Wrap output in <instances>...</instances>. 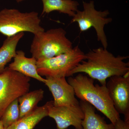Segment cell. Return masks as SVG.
<instances>
[{
    "mask_svg": "<svg viewBox=\"0 0 129 129\" xmlns=\"http://www.w3.org/2000/svg\"><path fill=\"white\" fill-rule=\"evenodd\" d=\"M113 129H129V122L119 118L115 123Z\"/></svg>",
    "mask_w": 129,
    "mask_h": 129,
    "instance_id": "18",
    "label": "cell"
},
{
    "mask_svg": "<svg viewBox=\"0 0 129 129\" xmlns=\"http://www.w3.org/2000/svg\"><path fill=\"white\" fill-rule=\"evenodd\" d=\"M79 105L84 115L81 123L83 129H113L114 124L107 123L104 117L96 113L95 108L92 105L81 100Z\"/></svg>",
    "mask_w": 129,
    "mask_h": 129,
    "instance_id": "12",
    "label": "cell"
},
{
    "mask_svg": "<svg viewBox=\"0 0 129 129\" xmlns=\"http://www.w3.org/2000/svg\"><path fill=\"white\" fill-rule=\"evenodd\" d=\"M37 12H22L14 8H5L0 11V33L7 37L29 32L34 35L45 31Z\"/></svg>",
    "mask_w": 129,
    "mask_h": 129,
    "instance_id": "4",
    "label": "cell"
},
{
    "mask_svg": "<svg viewBox=\"0 0 129 129\" xmlns=\"http://www.w3.org/2000/svg\"></svg>",
    "mask_w": 129,
    "mask_h": 129,
    "instance_id": "21",
    "label": "cell"
},
{
    "mask_svg": "<svg viewBox=\"0 0 129 129\" xmlns=\"http://www.w3.org/2000/svg\"><path fill=\"white\" fill-rule=\"evenodd\" d=\"M37 60L33 57H26L23 51H16L13 61L9 64V69L20 73L24 76L36 79L40 82L45 83L44 78L37 72Z\"/></svg>",
    "mask_w": 129,
    "mask_h": 129,
    "instance_id": "11",
    "label": "cell"
},
{
    "mask_svg": "<svg viewBox=\"0 0 129 129\" xmlns=\"http://www.w3.org/2000/svg\"><path fill=\"white\" fill-rule=\"evenodd\" d=\"M0 129H5L3 123L1 119H0Z\"/></svg>",
    "mask_w": 129,
    "mask_h": 129,
    "instance_id": "19",
    "label": "cell"
},
{
    "mask_svg": "<svg viewBox=\"0 0 129 129\" xmlns=\"http://www.w3.org/2000/svg\"><path fill=\"white\" fill-rule=\"evenodd\" d=\"M30 80L8 67L0 74V118L12 102L29 91Z\"/></svg>",
    "mask_w": 129,
    "mask_h": 129,
    "instance_id": "7",
    "label": "cell"
},
{
    "mask_svg": "<svg viewBox=\"0 0 129 129\" xmlns=\"http://www.w3.org/2000/svg\"><path fill=\"white\" fill-rule=\"evenodd\" d=\"M129 72L123 76L109 78L106 86L115 110L129 122Z\"/></svg>",
    "mask_w": 129,
    "mask_h": 129,
    "instance_id": "8",
    "label": "cell"
},
{
    "mask_svg": "<svg viewBox=\"0 0 129 129\" xmlns=\"http://www.w3.org/2000/svg\"><path fill=\"white\" fill-rule=\"evenodd\" d=\"M24 35V32H21L14 36L7 37L3 42L0 47V74L16 55L18 44Z\"/></svg>",
    "mask_w": 129,
    "mask_h": 129,
    "instance_id": "15",
    "label": "cell"
},
{
    "mask_svg": "<svg viewBox=\"0 0 129 129\" xmlns=\"http://www.w3.org/2000/svg\"><path fill=\"white\" fill-rule=\"evenodd\" d=\"M67 81L73 86L77 97L94 106L113 124L120 118L119 114L115 110L106 85L94 84V79L80 73L74 77H69Z\"/></svg>",
    "mask_w": 129,
    "mask_h": 129,
    "instance_id": "2",
    "label": "cell"
},
{
    "mask_svg": "<svg viewBox=\"0 0 129 129\" xmlns=\"http://www.w3.org/2000/svg\"><path fill=\"white\" fill-rule=\"evenodd\" d=\"M62 28H52L35 35L30 45L32 57L37 61L49 59L69 52L73 48L72 42Z\"/></svg>",
    "mask_w": 129,
    "mask_h": 129,
    "instance_id": "3",
    "label": "cell"
},
{
    "mask_svg": "<svg viewBox=\"0 0 129 129\" xmlns=\"http://www.w3.org/2000/svg\"><path fill=\"white\" fill-rule=\"evenodd\" d=\"M84 59L85 53L77 46L66 53L37 61V72L45 77H70L72 70Z\"/></svg>",
    "mask_w": 129,
    "mask_h": 129,
    "instance_id": "5",
    "label": "cell"
},
{
    "mask_svg": "<svg viewBox=\"0 0 129 129\" xmlns=\"http://www.w3.org/2000/svg\"><path fill=\"white\" fill-rule=\"evenodd\" d=\"M128 56H115L103 47L93 49L85 54V59L72 70L70 76L78 73H84L98 80L101 85H106L108 78L123 76L129 72V62L124 60Z\"/></svg>",
    "mask_w": 129,
    "mask_h": 129,
    "instance_id": "1",
    "label": "cell"
},
{
    "mask_svg": "<svg viewBox=\"0 0 129 129\" xmlns=\"http://www.w3.org/2000/svg\"><path fill=\"white\" fill-rule=\"evenodd\" d=\"M83 11H76L71 23H77L81 32L94 28L96 33L98 40L101 42L103 48L107 49L108 44L104 27L105 25L112 21V19L108 17L109 12L107 10L102 11L95 9L94 2L93 1L89 2H83Z\"/></svg>",
    "mask_w": 129,
    "mask_h": 129,
    "instance_id": "6",
    "label": "cell"
},
{
    "mask_svg": "<svg viewBox=\"0 0 129 129\" xmlns=\"http://www.w3.org/2000/svg\"><path fill=\"white\" fill-rule=\"evenodd\" d=\"M44 84L53 96L54 106L79 105L73 88L68 83L65 77H46Z\"/></svg>",
    "mask_w": 129,
    "mask_h": 129,
    "instance_id": "9",
    "label": "cell"
},
{
    "mask_svg": "<svg viewBox=\"0 0 129 129\" xmlns=\"http://www.w3.org/2000/svg\"><path fill=\"white\" fill-rule=\"evenodd\" d=\"M42 89L28 91L18 99L20 111L19 119L30 113L37 107V105L44 97Z\"/></svg>",
    "mask_w": 129,
    "mask_h": 129,
    "instance_id": "16",
    "label": "cell"
},
{
    "mask_svg": "<svg viewBox=\"0 0 129 129\" xmlns=\"http://www.w3.org/2000/svg\"><path fill=\"white\" fill-rule=\"evenodd\" d=\"M24 1H25V0H16V2H17L18 3L22 2H23Z\"/></svg>",
    "mask_w": 129,
    "mask_h": 129,
    "instance_id": "20",
    "label": "cell"
},
{
    "mask_svg": "<svg viewBox=\"0 0 129 129\" xmlns=\"http://www.w3.org/2000/svg\"><path fill=\"white\" fill-rule=\"evenodd\" d=\"M43 3L42 14L53 11L67 14L73 17L78 10L79 3L74 0H42Z\"/></svg>",
    "mask_w": 129,
    "mask_h": 129,
    "instance_id": "14",
    "label": "cell"
},
{
    "mask_svg": "<svg viewBox=\"0 0 129 129\" xmlns=\"http://www.w3.org/2000/svg\"><path fill=\"white\" fill-rule=\"evenodd\" d=\"M19 117L20 111L18 101V99H17L6 109L0 119L6 128L17 121Z\"/></svg>",
    "mask_w": 129,
    "mask_h": 129,
    "instance_id": "17",
    "label": "cell"
},
{
    "mask_svg": "<svg viewBox=\"0 0 129 129\" xmlns=\"http://www.w3.org/2000/svg\"><path fill=\"white\" fill-rule=\"evenodd\" d=\"M53 101L47 102L43 106L37 107L34 111L5 129H34L42 119L48 116V109Z\"/></svg>",
    "mask_w": 129,
    "mask_h": 129,
    "instance_id": "13",
    "label": "cell"
},
{
    "mask_svg": "<svg viewBox=\"0 0 129 129\" xmlns=\"http://www.w3.org/2000/svg\"><path fill=\"white\" fill-rule=\"evenodd\" d=\"M48 116L55 121L57 129H66L70 126L83 129L81 123L84 115L80 105L55 107L53 104L48 109Z\"/></svg>",
    "mask_w": 129,
    "mask_h": 129,
    "instance_id": "10",
    "label": "cell"
}]
</instances>
